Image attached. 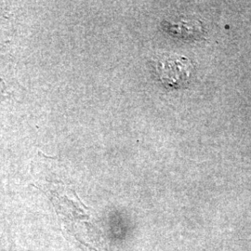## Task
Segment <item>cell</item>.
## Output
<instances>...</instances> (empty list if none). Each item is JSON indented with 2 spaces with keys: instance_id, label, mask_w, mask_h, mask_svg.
Masks as SVG:
<instances>
[{
  "instance_id": "cell-1",
  "label": "cell",
  "mask_w": 251,
  "mask_h": 251,
  "mask_svg": "<svg viewBox=\"0 0 251 251\" xmlns=\"http://www.w3.org/2000/svg\"><path fill=\"white\" fill-rule=\"evenodd\" d=\"M162 82L171 87H179L186 83L191 73L188 59L181 56L167 57L156 65Z\"/></svg>"
},
{
  "instance_id": "cell-2",
  "label": "cell",
  "mask_w": 251,
  "mask_h": 251,
  "mask_svg": "<svg viewBox=\"0 0 251 251\" xmlns=\"http://www.w3.org/2000/svg\"><path fill=\"white\" fill-rule=\"evenodd\" d=\"M9 94L6 91V86L4 81L0 78V101H2L3 100L8 99Z\"/></svg>"
}]
</instances>
